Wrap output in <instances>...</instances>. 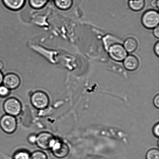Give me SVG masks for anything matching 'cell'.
<instances>
[{"instance_id": "obj_27", "label": "cell", "mask_w": 159, "mask_h": 159, "mask_svg": "<svg viewBox=\"0 0 159 159\" xmlns=\"http://www.w3.org/2000/svg\"><path fill=\"white\" fill-rule=\"evenodd\" d=\"M54 0H49V1H54Z\"/></svg>"}, {"instance_id": "obj_7", "label": "cell", "mask_w": 159, "mask_h": 159, "mask_svg": "<svg viewBox=\"0 0 159 159\" xmlns=\"http://www.w3.org/2000/svg\"><path fill=\"white\" fill-rule=\"evenodd\" d=\"M51 149L54 156L58 158H64L69 153V148L67 145L58 139L56 140Z\"/></svg>"}, {"instance_id": "obj_8", "label": "cell", "mask_w": 159, "mask_h": 159, "mask_svg": "<svg viewBox=\"0 0 159 159\" xmlns=\"http://www.w3.org/2000/svg\"><path fill=\"white\" fill-rule=\"evenodd\" d=\"M3 83L9 90L15 89L19 87L21 79L18 75L14 73H9L4 76Z\"/></svg>"}, {"instance_id": "obj_10", "label": "cell", "mask_w": 159, "mask_h": 159, "mask_svg": "<svg viewBox=\"0 0 159 159\" xmlns=\"http://www.w3.org/2000/svg\"><path fill=\"white\" fill-rule=\"evenodd\" d=\"M124 65L126 69L130 71H135L139 66V62L138 58L133 55H129L124 60Z\"/></svg>"}, {"instance_id": "obj_21", "label": "cell", "mask_w": 159, "mask_h": 159, "mask_svg": "<svg viewBox=\"0 0 159 159\" xmlns=\"http://www.w3.org/2000/svg\"><path fill=\"white\" fill-rule=\"evenodd\" d=\"M154 52L156 54L157 57H159V43L158 42L156 43L154 46Z\"/></svg>"}, {"instance_id": "obj_25", "label": "cell", "mask_w": 159, "mask_h": 159, "mask_svg": "<svg viewBox=\"0 0 159 159\" xmlns=\"http://www.w3.org/2000/svg\"><path fill=\"white\" fill-rule=\"evenodd\" d=\"M3 78H4V75L1 71H0V85H2L3 83Z\"/></svg>"}, {"instance_id": "obj_18", "label": "cell", "mask_w": 159, "mask_h": 159, "mask_svg": "<svg viewBox=\"0 0 159 159\" xmlns=\"http://www.w3.org/2000/svg\"><path fill=\"white\" fill-rule=\"evenodd\" d=\"M10 93V90L4 85H0V98H5Z\"/></svg>"}, {"instance_id": "obj_19", "label": "cell", "mask_w": 159, "mask_h": 159, "mask_svg": "<svg viewBox=\"0 0 159 159\" xmlns=\"http://www.w3.org/2000/svg\"><path fill=\"white\" fill-rule=\"evenodd\" d=\"M152 132H153L154 135L156 137L158 138L159 135V124L158 123L154 126Z\"/></svg>"}, {"instance_id": "obj_12", "label": "cell", "mask_w": 159, "mask_h": 159, "mask_svg": "<svg viewBox=\"0 0 159 159\" xmlns=\"http://www.w3.org/2000/svg\"><path fill=\"white\" fill-rule=\"evenodd\" d=\"M54 2L57 8L62 11L70 9L73 4V0H54Z\"/></svg>"}, {"instance_id": "obj_2", "label": "cell", "mask_w": 159, "mask_h": 159, "mask_svg": "<svg viewBox=\"0 0 159 159\" xmlns=\"http://www.w3.org/2000/svg\"><path fill=\"white\" fill-rule=\"evenodd\" d=\"M57 139L52 134L43 132L37 136L36 143L40 149L48 150L52 148Z\"/></svg>"}, {"instance_id": "obj_24", "label": "cell", "mask_w": 159, "mask_h": 159, "mask_svg": "<svg viewBox=\"0 0 159 159\" xmlns=\"http://www.w3.org/2000/svg\"><path fill=\"white\" fill-rule=\"evenodd\" d=\"M152 6L155 7H158L159 6V0H155V1H152Z\"/></svg>"}, {"instance_id": "obj_9", "label": "cell", "mask_w": 159, "mask_h": 159, "mask_svg": "<svg viewBox=\"0 0 159 159\" xmlns=\"http://www.w3.org/2000/svg\"><path fill=\"white\" fill-rule=\"evenodd\" d=\"M2 2L4 5L9 10L17 11L24 7L26 0H2Z\"/></svg>"}, {"instance_id": "obj_13", "label": "cell", "mask_w": 159, "mask_h": 159, "mask_svg": "<svg viewBox=\"0 0 159 159\" xmlns=\"http://www.w3.org/2000/svg\"><path fill=\"white\" fill-rule=\"evenodd\" d=\"M129 7L134 11H139L144 8L145 5V0H129Z\"/></svg>"}, {"instance_id": "obj_15", "label": "cell", "mask_w": 159, "mask_h": 159, "mask_svg": "<svg viewBox=\"0 0 159 159\" xmlns=\"http://www.w3.org/2000/svg\"><path fill=\"white\" fill-rule=\"evenodd\" d=\"M30 155L25 151H20L16 152L13 159H30Z\"/></svg>"}, {"instance_id": "obj_17", "label": "cell", "mask_w": 159, "mask_h": 159, "mask_svg": "<svg viewBox=\"0 0 159 159\" xmlns=\"http://www.w3.org/2000/svg\"><path fill=\"white\" fill-rule=\"evenodd\" d=\"M30 159H48V157L43 152L37 151L34 152L30 155Z\"/></svg>"}, {"instance_id": "obj_5", "label": "cell", "mask_w": 159, "mask_h": 159, "mask_svg": "<svg viewBox=\"0 0 159 159\" xmlns=\"http://www.w3.org/2000/svg\"><path fill=\"white\" fill-rule=\"evenodd\" d=\"M17 121L15 116L8 115H3L0 118V128L5 133H14L17 128Z\"/></svg>"}, {"instance_id": "obj_11", "label": "cell", "mask_w": 159, "mask_h": 159, "mask_svg": "<svg viewBox=\"0 0 159 159\" xmlns=\"http://www.w3.org/2000/svg\"><path fill=\"white\" fill-rule=\"evenodd\" d=\"M138 42L135 38L129 37L125 41L124 47L127 52H134L138 47Z\"/></svg>"}, {"instance_id": "obj_23", "label": "cell", "mask_w": 159, "mask_h": 159, "mask_svg": "<svg viewBox=\"0 0 159 159\" xmlns=\"http://www.w3.org/2000/svg\"><path fill=\"white\" fill-rule=\"evenodd\" d=\"M36 137L35 135H31L30 137H29V140L30 142L32 143H36Z\"/></svg>"}, {"instance_id": "obj_14", "label": "cell", "mask_w": 159, "mask_h": 159, "mask_svg": "<svg viewBox=\"0 0 159 159\" xmlns=\"http://www.w3.org/2000/svg\"><path fill=\"white\" fill-rule=\"evenodd\" d=\"M49 0H29L30 5L34 9H40L46 6Z\"/></svg>"}, {"instance_id": "obj_16", "label": "cell", "mask_w": 159, "mask_h": 159, "mask_svg": "<svg viewBox=\"0 0 159 159\" xmlns=\"http://www.w3.org/2000/svg\"><path fill=\"white\" fill-rule=\"evenodd\" d=\"M146 159H159V152L158 149H150L147 152L146 156Z\"/></svg>"}, {"instance_id": "obj_22", "label": "cell", "mask_w": 159, "mask_h": 159, "mask_svg": "<svg viewBox=\"0 0 159 159\" xmlns=\"http://www.w3.org/2000/svg\"><path fill=\"white\" fill-rule=\"evenodd\" d=\"M153 33L154 35L156 37V38H158L159 37V26H157V27L154 29Z\"/></svg>"}, {"instance_id": "obj_3", "label": "cell", "mask_w": 159, "mask_h": 159, "mask_svg": "<svg viewBox=\"0 0 159 159\" xmlns=\"http://www.w3.org/2000/svg\"><path fill=\"white\" fill-rule=\"evenodd\" d=\"M3 107L7 115L14 116L19 115L22 110L21 102L15 98H10L6 100L3 104Z\"/></svg>"}, {"instance_id": "obj_20", "label": "cell", "mask_w": 159, "mask_h": 159, "mask_svg": "<svg viewBox=\"0 0 159 159\" xmlns=\"http://www.w3.org/2000/svg\"><path fill=\"white\" fill-rule=\"evenodd\" d=\"M154 105L157 108H159V96L158 94L154 98L153 100Z\"/></svg>"}, {"instance_id": "obj_1", "label": "cell", "mask_w": 159, "mask_h": 159, "mask_svg": "<svg viewBox=\"0 0 159 159\" xmlns=\"http://www.w3.org/2000/svg\"><path fill=\"white\" fill-rule=\"evenodd\" d=\"M142 23L145 27L152 29L158 26L159 15L158 11L155 10L146 11L143 14L141 19Z\"/></svg>"}, {"instance_id": "obj_4", "label": "cell", "mask_w": 159, "mask_h": 159, "mask_svg": "<svg viewBox=\"0 0 159 159\" xmlns=\"http://www.w3.org/2000/svg\"><path fill=\"white\" fill-rule=\"evenodd\" d=\"M31 102L35 108L43 110L49 105V98L44 92L38 91L35 92L31 97Z\"/></svg>"}, {"instance_id": "obj_6", "label": "cell", "mask_w": 159, "mask_h": 159, "mask_svg": "<svg viewBox=\"0 0 159 159\" xmlns=\"http://www.w3.org/2000/svg\"><path fill=\"white\" fill-rule=\"evenodd\" d=\"M107 50L110 57L115 61H124L127 57V52L120 43H115L110 46Z\"/></svg>"}, {"instance_id": "obj_26", "label": "cell", "mask_w": 159, "mask_h": 159, "mask_svg": "<svg viewBox=\"0 0 159 159\" xmlns=\"http://www.w3.org/2000/svg\"><path fill=\"white\" fill-rule=\"evenodd\" d=\"M4 62L2 60H0V71L4 69Z\"/></svg>"}]
</instances>
